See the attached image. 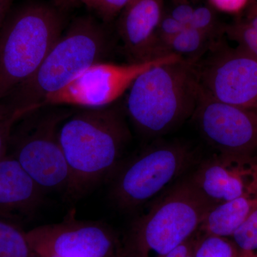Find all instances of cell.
<instances>
[{"instance_id": "23", "label": "cell", "mask_w": 257, "mask_h": 257, "mask_svg": "<svg viewBox=\"0 0 257 257\" xmlns=\"http://www.w3.org/2000/svg\"><path fill=\"white\" fill-rule=\"evenodd\" d=\"M20 121L4 101H0V160L8 155L12 134Z\"/></svg>"}, {"instance_id": "1", "label": "cell", "mask_w": 257, "mask_h": 257, "mask_svg": "<svg viewBox=\"0 0 257 257\" xmlns=\"http://www.w3.org/2000/svg\"><path fill=\"white\" fill-rule=\"evenodd\" d=\"M130 138L119 108L108 106L69 114L59 128L70 173L67 196L79 199L114 175Z\"/></svg>"}, {"instance_id": "6", "label": "cell", "mask_w": 257, "mask_h": 257, "mask_svg": "<svg viewBox=\"0 0 257 257\" xmlns=\"http://www.w3.org/2000/svg\"><path fill=\"white\" fill-rule=\"evenodd\" d=\"M41 109L20 120L12 134L8 154L45 192H64L67 195L70 173L59 140V128L70 114Z\"/></svg>"}, {"instance_id": "19", "label": "cell", "mask_w": 257, "mask_h": 257, "mask_svg": "<svg viewBox=\"0 0 257 257\" xmlns=\"http://www.w3.org/2000/svg\"><path fill=\"white\" fill-rule=\"evenodd\" d=\"M189 27L202 32L214 43H219L221 35L224 34L225 26L219 23L215 10L210 5L195 7ZM188 27V26H187Z\"/></svg>"}, {"instance_id": "27", "label": "cell", "mask_w": 257, "mask_h": 257, "mask_svg": "<svg viewBox=\"0 0 257 257\" xmlns=\"http://www.w3.org/2000/svg\"><path fill=\"white\" fill-rule=\"evenodd\" d=\"M248 0H209L211 6L221 12L235 13L246 5Z\"/></svg>"}, {"instance_id": "22", "label": "cell", "mask_w": 257, "mask_h": 257, "mask_svg": "<svg viewBox=\"0 0 257 257\" xmlns=\"http://www.w3.org/2000/svg\"><path fill=\"white\" fill-rule=\"evenodd\" d=\"M185 28L183 25L179 23L170 15L167 14L165 10L163 16L161 19L160 23L155 34V47H154V56L155 58L162 57L164 48L171 39L182 31Z\"/></svg>"}, {"instance_id": "10", "label": "cell", "mask_w": 257, "mask_h": 257, "mask_svg": "<svg viewBox=\"0 0 257 257\" xmlns=\"http://www.w3.org/2000/svg\"><path fill=\"white\" fill-rule=\"evenodd\" d=\"M27 235L37 256L124 257L123 247L107 226L77 220L73 212L62 222L37 226Z\"/></svg>"}, {"instance_id": "2", "label": "cell", "mask_w": 257, "mask_h": 257, "mask_svg": "<svg viewBox=\"0 0 257 257\" xmlns=\"http://www.w3.org/2000/svg\"><path fill=\"white\" fill-rule=\"evenodd\" d=\"M196 64L180 60L160 64L134 82L125 111L140 133L161 136L192 117L201 89Z\"/></svg>"}, {"instance_id": "14", "label": "cell", "mask_w": 257, "mask_h": 257, "mask_svg": "<svg viewBox=\"0 0 257 257\" xmlns=\"http://www.w3.org/2000/svg\"><path fill=\"white\" fill-rule=\"evenodd\" d=\"M43 190L14 157L0 160V217L15 221L40 207Z\"/></svg>"}, {"instance_id": "28", "label": "cell", "mask_w": 257, "mask_h": 257, "mask_svg": "<svg viewBox=\"0 0 257 257\" xmlns=\"http://www.w3.org/2000/svg\"><path fill=\"white\" fill-rule=\"evenodd\" d=\"M12 2L13 0H0V28L6 19Z\"/></svg>"}, {"instance_id": "12", "label": "cell", "mask_w": 257, "mask_h": 257, "mask_svg": "<svg viewBox=\"0 0 257 257\" xmlns=\"http://www.w3.org/2000/svg\"><path fill=\"white\" fill-rule=\"evenodd\" d=\"M211 206L243 196H257V155L219 152L189 178Z\"/></svg>"}, {"instance_id": "5", "label": "cell", "mask_w": 257, "mask_h": 257, "mask_svg": "<svg viewBox=\"0 0 257 257\" xmlns=\"http://www.w3.org/2000/svg\"><path fill=\"white\" fill-rule=\"evenodd\" d=\"M212 207L189 179L176 185L132 224L124 257H164L199 231Z\"/></svg>"}, {"instance_id": "11", "label": "cell", "mask_w": 257, "mask_h": 257, "mask_svg": "<svg viewBox=\"0 0 257 257\" xmlns=\"http://www.w3.org/2000/svg\"><path fill=\"white\" fill-rule=\"evenodd\" d=\"M192 118L219 152L257 155V111L216 100L201 88Z\"/></svg>"}, {"instance_id": "31", "label": "cell", "mask_w": 257, "mask_h": 257, "mask_svg": "<svg viewBox=\"0 0 257 257\" xmlns=\"http://www.w3.org/2000/svg\"><path fill=\"white\" fill-rule=\"evenodd\" d=\"M241 253L242 257H257V254H254V253H244L241 252Z\"/></svg>"}, {"instance_id": "20", "label": "cell", "mask_w": 257, "mask_h": 257, "mask_svg": "<svg viewBox=\"0 0 257 257\" xmlns=\"http://www.w3.org/2000/svg\"><path fill=\"white\" fill-rule=\"evenodd\" d=\"M224 34L237 44V47L257 59V28L247 21L225 26Z\"/></svg>"}, {"instance_id": "26", "label": "cell", "mask_w": 257, "mask_h": 257, "mask_svg": "<svg viewBox=\"0 0 257 257\" xmlns=\"http://www.w3.org/2000/svg\"><path fill=\"white\" fill-rule=\"evenodd\" d=\"M198 238L197 232L194 236L179 245L164 257H194V249Z\"/></svg>"}, {"instance_id": "9", "label": "cell", "mask_w": 257, "mask_h": 257, "mask_svg": "<svg viewBox=\"0 0 257 257\" xmlns=\"http://www.w3.org/2000/svg\"><path fill=\"white\" fill-rule=\"evenodd\" d=\"M210 50L207 60L196 64L202 90L216 100L257 111V59L221 42Z\"/></svg>"}, {"instance_id": "7", "label": "cell", "mask_w": 257, "mask_h": 257, "mask_svg": "<svg viewBox=\"0 0 257 257\" xmlns=\"http://www.w3.org/2000/svg\"><path fill=\"white\" fill-rule=\"evenodd\" d=\"M195 160L194 151L185 144H154L116 170L111 197L121 209H137L183 175Z\"/></svg>"}, {"instance_id": "32", "label": "cell", "mask_w": 257, "mask_h": 257, "mask_svg": "<svg viewBox=\"0 0 257 257\" xmlns=\"http://www.w3.org/2000/svg\"><path fill=\"white\" fill-rule=\"evenodd\" d=\"M257 12V3L253 7L252 9L251 10L250 13H256Z\"/></svg>"}, {"instance_id": "25", "label": "cell", "mask_w": 257, "mask_h": 257, "mask_svg": "<svg viewBox=\"0 0 257 257\" xmlns=\"http://www.w3.org/2000/svg\"><path fill=\"white\" fill-rule=\"evenodd\" d=\"M194 8L195 6L190 0H177L172 2L170 9L165 12L184 27H187L192 20Z\"/></svg>"}, {"instance_id": "34", "label": "cell", "mask_w": 257, "mask_h": 257, "mask_svg": "<svg viewBox=\"0 0 257 257\" xmlns=\"http://www.w3.org/2000/svg\"><path fill=\"white\" fill-rule=\"evenodd\" d=\"M63 1H65V2H75V1H78V0H63Z\"/></svg>"}, {"instance_id": "17", "label": "cell", "mask_w": 257, "mask_h": 257, "mask_svg": "<svg viewBox=\"0 0 257 257\" xmlns=\"http://www.w3.org/2000/svg\"><path fill=\"white\" fill-rule=\"evenodd\" d=\"M0 257H38L27 235L15 221L0 217Z\"/></svg>"}, {"instance_id": "3", "label": "cell", "mask_w": 257, "mask_h": 257, "mask_svg": "<svg viewBox=\"0 0 257 257\" xmlns=\"http://www.w3.org/2000/svg\"><path fill=\"white\" fill-rule=\"evenodd\" d=\"M107 45L105 34L94 20L78 19L61 36L36 72L2 101L20 119L43 108L47 96L60 91L87 67L101 62Z\"/></svg>"}, {"instance_id": "35", "label": "cell", "mask_w": 257, "mask_h": 257, "mask_svg": "<svg viewBox=\"0 0 257 257\" xmlns=\"http://www.w3.org/2000/svg\"><path fill=\"white\" fill-rule=\"evenodd\" d=\"M177 1V0H172V2Z\"/></svg>"}, {"instance_id": "13", "label": "cell", "mask_w": 257, "mask_h": 257, "mask_svg": "<svg viewBox=\"0 0 257 257\" xmlns=\"http://www.w3.org/2000/svg\"><path fill=\"white\" fill-rule=\"evenodd\" d=\"M164 13V0H131L120 13L118 31L133 62L155 58V34Z\"/></svg>"}, {"instance_id": "33", "label": "cell", "mask_w": 257, "mask_h": 257, "mask_svg": "<svg viewBox=\"0 0 257 257\" xmlns=\"http://www.w3.org/2000/svg\"><path fill=\"white\" fill-rule=\"evenodd\" d=\"M38 257H59V256H53V255H42V256H38Z\"/></svg>"}, {"instance_id": "30", "label": "cell", "mask_w": 257, "mask_h": 257, "mask_svg": "<svg viewBox=\"0 0 257 257\" xmlns=\"http://www.w3.org/2000/svg\"><path fill=\"white\" fill-rule=\"evenodd\" d=\"M78 1H81L82 3H84V5H87V6L89 7V8H92V7L94 6V5L95 4L97 0H78Z\"/></svg>"}, {"instance_id": "4", "label": "cell", "mask_w": 257, "mask_h": 257, "mask_svg": "<svg viewBox=\"0 0 257 257\" xmlns=\"http://www.w3.org/2000/svg\"><path fill=\"white\" fill-rule=\"evenodd\" d=\"M63 20L50 5L32 3L0 28V101L36 72L62 35Z\"/></svg>"}, {"instance_id": "21", "label": "cell", "mask_w": 257, "mask_h": 257, "mask_svg": "<svg viewBox=\"0 0 257 257\" xmlns=\"http://www.w3.org/2000/svg\"><path fill=\"white\" fill-rule=\"evenodd\" d=\"M231 237L241 253L256 254L257 208L236 230Z\"/></svg>"}, {"instance_id": "29", "label": "cell", "mask_w": 257, "mask_h": 257, "mask_svg": "<svg viewBox=\"0 0 257 257\" xmlns=\"http://www.w3.org/2000/svg\"><path fill=\"white\" fill-rule=\"evenodd\" d=\"M246 21H247L250 25L257 28V12L256 13H249Z\"/></svg>"}, {"instance_id": "8", "label": "cell", "mask_w": 257, "mask_h": 257, "mask_svg": "<svg viewBox=\"0 0 257 257\" xmlns=\"http://www.w3.org/2000/svg\"><path fill=\"white\" fill-rule=\"evenodd\" d=\"M182 60L167 55L141 62L116 64L97 62L82 71L67 85L47 96L43 107L72 105L85 109L106 107L127 92L144 72L160 64Z\"/></svg>"}, {"instance_id": "18", "label": "cell", "mask_w": 257, "mask_h": 257, "mask_svg": "<svg viewBox=\"0 0 257 257\" xmlns=\"http://www.w3.org/2000/svg\"><path fill=\"white\" fill-rule=\"evenodd\" d=\"M194 257H242L232 240L205 234L198 236Z\"/></svg>"}, {"instance_id": "16", "label": "cell", "mask_w": 257, "mask_h": 257, "mask_svg": "<svg viewBox=\"0 0 257 257\" xmlns=\"http://www.w3.org/2000/svg\"><path fill=\"white\" fill-rule=\"evenodd\" d=\"M215 45L216 43L202 32L192 27H185L171 39L164 48L162 54L163 55H177L182 60L197 63L200 57Z\"/></svg>"}, {"instance_id": "15", "label": "cell", "mask_w": 257, "mask_h": 257, "mask_svg": "<svg viewBox=\"0 0 257 257\" xmlns=\"http://www.w3.org/2000/svg\"><path fill=\"white\" fill-rule=\"evenodd\" d=\"M257 208V196H243L212 206L206 213L199 231L229 237Z\"/></svg>"}, {"instance_id": "24", "label": "cell", "mask_w": 257, "mask_h": 257, "mask_svg": "<svg viewBox=\"0 0 257 257\" xmlns=\"http://www.w3.org/2000/svg\"><path fill=\"white\" fill-rule=\"evenodd\" d=\"M131 0H97L92 7L103 20L109 21L119 15Z\"/></svg>"}]
</instances>
